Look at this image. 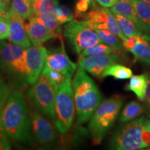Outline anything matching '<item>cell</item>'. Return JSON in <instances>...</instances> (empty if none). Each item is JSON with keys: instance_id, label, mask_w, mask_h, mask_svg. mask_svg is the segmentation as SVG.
Listing matches in <instances>:
<instances>
[{"instance_id": "obj_35", "label": "cell", "mask_w": 150, "mask_h": 150, "mask_svg": "<svg viewBox=\"0 0 150 150\" xmlns=\"http://www.w3.org/2000/svg\"><path fill=\"white\" fill-rule=\"evenodd\" d=\"M0 8L9 9V6L6 4V2L4 0H0Z\"/></svg>"}, {"instance_id": "obj_9", "label": "cell", "mask_w": 150, "mask_h": 150, "mask_svg": "<svg viewBox=\"0 0 150 150\" xmlns=\"http://www.w3.org/2000/svg\"><path fill=\"white\" fill-rule=\"evenodd\" d=\"M31 121L32 134L35 141L42 147L54 145L58 138V133L51 122L44 117V115L34 107L29 108Z\"/></svg>"}, {"instance_id": "obj_27", "label": "cell", "mask_w": 150, "mask_h": 150, "mask_svg": "<svg viewBox=\"0 0 150 150\" xmlns=\"http://www.w3.org/2000/svg\"><path fill=\"white\" fill-rule=\"evenodd\" d=\"M59 4L57 0H35L33 1V8L35 14L38 15L52 13Z\"/></svg>"}, {"instance_id": "obj_8", "label": "cell", "mask_w": 150, "mask_h": 150, "mask_svg": "<svg viewBox=\"0 0 150 150\" xmlns=\"http://www.w3.org/2000/svg\"><path fill=\"white\" fill-rule=\"evenodd\" d=\"M63 36L76 54H80L85 49L102 42L88 20H71L64 26Z\"/></svg>"}, {"instance_id": "obj_25", "label": "cell", "mask_w": 150, "mask_h": 150, "mask_svg": "<svg viewBox=\"0 0 150 150\" xmlns=\"http://www.w3.org/2000/svg\"><path fill=\"white\" fill-rule=\"evenodd\" d=\"M42 73L47 75L50 78V79L52 81V83L56 86L58 89L65 82H66L67 80L72 77V75L67 74L66 72L57 70H52V69L47 68L45 67L43 68Z\"/></svg>"}, {"instance_id": "obj_37", "label": "cell", "mask_w": 150, "mask_h": 150, "mask_svg": "<svg viewBox=\"0 0 150 150\" xmlns=\"http://www.w3.org/2000/svg\"><path fill=\"white\" fill-rule=\"evenodd\" d=\"M142 1H145V2L147 3L148 4H149V5H150V0H142Z\"/></svg>"}, {"instance_id": "obj_39", "label": "cell", "mask_w": 150, "mask_h": 150, "mask_svg": "<svg viewBox=\"0 0 150 150\" xmlns=\"http://www.w3.org/2000/svg\"><path fill=\"white\" fill-rule=\"evenodd\" d=\"M149 35V40H150V34H149V35Z\"/></svg>"}, {"instance_id": "obj_15", "label": "cell", "mask_w": 150, "mask_h": 150, "mask_svg": "<svg viewBox=\"0 0 150 150\" xmlns=\"http://www.w3.org/2000/svg\"><path fill=\"white\" fill-rule=\"evenodd\" d=\"M25 27L28 36L33 45H41L42 43L54 38L52 31L38 20L35 14L28 18Z\"/></svg>"}, {"instance_id": "obj_7", "label": "cell", "mask_w": 150, "mask_h": 150, "mask_svg": "<svg viewBox=\"0 0 150 150\" xmlns=\"http://www.w3.org/2000/svg\"><path fill=\"white\" fill-rule=\"evenodd\" d=\"M71 79L58 89L56 97L54 124L61 134H65L72 125L75 115L74 93Z\"/></svg>"}, {"instance_id": "obj_13", "label": "cell", "mask_w": 150, "mask_h": 150, "mask_svg": "<svg viewBox=\"0 0 150 150\" xmlns=\"http://www.w3.org/2000/svg\"><path fill=\"white\" fill-rule=\"evenodd\" d=\"M45 67L62 71L72 76L77 68V65L69 59L64 45L61 44V47L47 51Z\"/></svg>"}, {"instance_id": "obj_10", "label": "cell", "mask_w": 150, "mask_h": 150, "mask_svg": "<svg viewBox=\"0 0 150 150\" xmlns=\"http://www.w3.org/2000/svg\"><path fill=\"white\" fill-rule=\"evenodd\" d=\"M119 60L120 56L115 53L79 57L77 68L86 71L97 78H103L105 71Z\"/></svg>"}, {"instance_id": "obj_16", "label": "cell", "mask_w": 150, "mask_h": 150, "mask_svg": "<svg viewBox=\"0 0 150 150\" xmlns=\"http://www.w3.org/2000/svg\"><path fill=\"white\" fill-rule=\"evenodd\" d=\"M110 11L113 13L122 15L129 18L133 22H134L140 30L143 31L138 15L130 0H118L115 5L110 7Z\"/></svg>"}, {"instance_id": "obj_12", "label": "cell", "mask_w": 150, "mask_h": 150, "mask_svg": "<svg viewBox=\"0 0 150 150\" xmlns=\"http://www.w3.org/2000/svg\"><path fill=\"white\" fill-rule=\"evenodd\" d=\"M24 19L12 8L9 10V37L8 39L13 44L24 49L31 47V42L26 31Z\"/></svg>"}, {"instance_id": "obj_4", "label": "cell", "mask_w": 150, "mask_h": 150, "mask_svg": "<svg viewBox=\"0 0 150 150\" xmlns=\"http://www.w3.org/2000/svg\"><path fill=\"white\" fill-rule=\"evenodd\" d=\"M122 99L115 95L105 99L91 116L88 130L94 145L101 143L104 137L116 120L122 106Z\"/></svg>"}, {"instance_id": "obj_11", "label": "cell", "mask_w": 150, "mask_h": 150, "mask_svg": "<svg viewBox=\"0 0 150 150\" xmlns=\"http://www.w3.org/2000/svg\"><path fill=\"white\" fill-rule=\"evenodd\" d=\"M47 50L42 45H33L26 49L27 83L32 85L36 81L45 65Z\"/></svg>"}, {"instance_id": "obj_2", "label": "cell", "mask_w": 150, "mask_h": 150, "mask_svg": "<svg viewBox=\"0 0 150 150\" xmlns=\"http://www.w3.org/2000/svg\"><path fill=\"white\" fill-rule=\"evenodd\" d=\"M76 122L86 123L102 102V96L94 81L84 70H78L72 82Z\"/></svg>"}, {"instance_id": "obj_36", "label": "cell", "mask_w": 150, "mask_h": 150, "mask_svg": "<svg viewBox=\"0 0 150 150\" xmlns=\"http://www.w3.org/2000/svg\"><path fill=\"white\" fill-rule=\"evenodd\" d=\"M4 1L5 2H6V4L8 5V6H10L11 4L12 3V1H13V0H4Z\"/></svg>"}, {"instance_id": "obj_23", "label": "cell", "mask_w": 150, "mask_h": 150, "mask_svg": "<svg viewBox=\"0 0 150 150\" xmlns=\"http://www.w3.org/2000/svg\"><path fill=\"white\" fill-rule=\"evenodd\" d=\"M11 8L18 13L24 20L35 14L32 0H13Z\"/></svg>"}, {"instance_id": "obj_1", "label": "cell", "mask_w": 150, "mask_h": 150, "mask_svg": "<svg viewBox=\"0 0 150 150\" xmlns=\"http://www.w3.org/2000/svg\"><path fill=\"white\" fill-rule=\"evenodd\" d=\"M0 129L13 140L32 146L29 109L22 91H13L8 96L0 111Z\"/></svg>"}, {"instance_id": "obj_17", "label": "cell", "mask_w": 150, "mask_h": 150, "mask_svg": "<svg viewBox=\"0 0 150 150\" xmlns=\"http://www.w3.org/2000/svg\"><path fill=\"white\" fill-rule=\"evenodd\" d=\"M147 79L148 75L147 74L132 76L129 83L125 87V90L133 92L140 100L144 101L147 86Z\"/></svg>"}, {"instance_id": "obj_38", "label": "cell", "mask_w": 150, "mask_h": 150, "mask_svg": "<svg viewBox=\"0 0 150 150\" xmlns=\"http://www.w3.org/2000/svg\"><path fill=\"white\" fill-rule=\"evenodd\" d=\"M90 1H91L92 2H93V1H94V0H90Z\"/></svg>"}, {"instance_id": "obj_30", "label": "cell", "mask_w": 150, "mask_h": 150, "mask_svg": "<svg viewBox=\"0 0 150 150\" xmlns=\"http://www.w3.org/2000/svg\"><path fill=\"white\" fill-rule=\"evenodd\" d=\"M8 22L6 20H0V40L8 38Z\"/></svg>"}, {"instance_id": "obj_29", "label": "cell", "mask_w": 150, "mask_h": 150, "mask_svg": "<svg viewBox=\"0 0 150 150\" xmlns=\"http://www.w3.org/2000/svg\"><path fill=\"white\" fill-rule=\"evenodd\" d=\"M11 89L9 86L0 76V111L4 106L7 99L11 94Z\"/></svg>"}, {"instance_id": "obj_31", "label": "cell", "mask_w": 150, "mask_h": 150, "mask_svg": "<svg viewBox=\"0 0 150 150\" xmlns=\"http://www.w3.org/2000/svg\"><path fill=\"white\" fill-rule=\"evenodd\" d=\"M7 136L8 135L0 129V150L11 149L10 142Z\"/></svg>"}, {"instance_id": "obj_33", "label": "cell", "mask_w": 150, "mask_h": 150, "mask_svg": "<svg viewBox=\"0 0 150 150\" xmlns=\"http://www.w3.org/2000/svg\"><path fill=\"white\" fill-rule=\"evenodd\" d=\"M145 100L146 102V104L148 106V107L150 108V77L148 75V79H147V90H146Z\"/></svg>"}, {"instance_id": "obj_24", "label": "cell", "mask_w": 150, "mask_h": 150, "mask_svg": "<svg viewBox=\"0 0 150 150\" xmlns=\"http://www.w3.org/2000/svg\"><path fill=\"white\" fill-rule=\"evenodd\" d=\"M133 76L132 71L130 68L120 64H113L105 71L103 78L106 76H112L116 79H128Z\"/></svg>"}, {"instance_id": "obj_6", "label": "cell", "mask_w": 150, "mask_h": 150, "mask_svg": "<svg viewBox=\"0 0 150 150\" xmlns=\"http://www.w3.org/2000/svg\"><path fill=\"white\" fill-rule=\"evenodd\" d=\"M0 70L27 85L26 49L11 42L0 41Z\"/></svg>"}, {"instance_id": "obj_19", "label": "cell", "mask_w": 150, "mask_h": 150, "mask_svg": "<svg viewBox=\"0 0 150 150\" xmlns=\"http://www.w3.org/2000/svg\"><path fill=\"white\" fill-rule=\"evenodd\" d=\"M37 17L38 20L52 31L54 38H59L61 40V44H63V32H62V28L60 25L61 24L58 22L55 16L51 13H45L38 15Z\"/></svg>"}, {"instance_id": "obj_26", "label": "cell", "mask_w": 150, "mask_h": 150, "mask_svg": "<svg viewBox=\"0 0 150 150\" xmlns=\"http://www.w3.org/2000/svg\"><path fill=\"white\" fill-rule=\"evenodd\" d=\"M110 53H116L115 50L112 49L105 43L101 42L95 45L90 47H88L83 50L79 54V57H85V56H93V55H99V54H106Z\"/></svg>"}, {"instance_id": "obj_14", "label": "cell", "mask_w": 150, "mask_h": 150, "mask_svg": "<svg viewBox=\"0 0 150 150\" xmlns=\"http://www.w3.org/2000/svg\"><path fill=\"white\" fill-rule=\"evenodd\" d=\"M124 47L134 56L136 61L150 64V40L147 34L127 38Z\"/></svg>"}, {"instance_id": "obj_20", "label": "cell", "mask_w": 150, "mask_h": 150, "mask_svg": "<svg viewBox=\"0 0 150 150\" xmlns=\"http://www.w3.org/2000/svg\"><path fill=\"white\" fill-rule=\"evenodd\" d=\"M113 14L115 17L116 20H117L120 29L122 33L125 35V36L129 38L142 34L143 31L140 30L139 28L137 27L136 24L131 21V20H129V18L120 14Z\"/></svg>"}, {"instance_id": "obj_32", "label": "cell", "mask_w": 150, "mask_h": 150, "mask_svg": "<svg viewBox=\"0 0 150 150\" xmlns=\"http://www.w3.org/2000/svg\"><path fill=\"white\" fill-rule=\"evenodd\" d=\"M96 1L102 6L108 8V7H112V6L115 5L118 0H96Z\"/></svg>"}, {"instance_id": "obj_22", "label": "cell", "mask_w": 150, "mask_h": 150, "mask_svg": "<svg viewBox=\"0 0 150 150\" xmlns=\"http://www.w3.org/2000/svg\"><path fill=\"white\" fill-rule=\"evenodd\" d=\"M97 34L101 38L103 43H105L112 49L115 50V52H120L122 50L124 47L122 41L120 40L117 35L110 32L106 29H95Z\"/></svg>"}, {"instance_id": "obj_34", "label": "cell", "mask_w": 150, "mask_h": 150, "mask_svg": "<svg viewBox=\"0 0 150 150\" xmlns=\"http://www.w3.org/2000/svg\"><path fill=\"white\" fill-rule=\"evenodd\" d=\"M9 10H10V9L0 8V20H6V21L8 22Z\"/></svg>"}, {"instance_id": "obj_40", "label": "cell", "mask_w": 150, "mask_h": 150, "mask_svg": "<svg viewBox=\"0 0 150 150\" xmlns=\"http://www.w3.org/2000/svg\"><path fill=\"white\" fill-rule=\"evenodd\" d=\"M32 1H35V0H32Z\"/></svg>"}, {"instance_id": "obj_3", "label": "cell", "mask_w": 150, "mask_h": 150, "mask_svg": "<svg viewBox=\"0 0 150 150\" xmlns=\"http://www.w3.org/2000/svg\"><path fill=\"white\" fill-rule=\"evenodd\" d=\"M149 146L150 119L145 116L136 118L121 127L110 140L112 149H141Z\"/></svg>"}, {"instance_id": "obj_28", "label": "cell", "mask_w": 150, "mask_h": 150, "mask_svg": "<svg viewBox=\"0 0 150 150\" xmlns=\"http://www.w3.org/2000/svg\"><path fill=\"white\" fill-rule=\"evenodd\" d=\"M52 14L55 16L56 20L61 24L70 22L74 18V15L70 9L66 6L59 4L56 7Z\"/></svg>"}, {"instance_id": "obj_21", "label": "cell", "mask_w": 150, "mask_h": 150, "mask_svg": "<svg viewBox=\"0 0 150 150\" xmlns=\"http://www.w3.org/2000/svg\"><path fill=\"white\" fill-rule=\"evenodd\" d=\"M144 112V108L140 103L133 101L129 103L124 108L120 115V121L121 122H128L129 121L136 119Z\"/></svg>"}, {"instance_id": "obj_18", "label": "cell", "mask_w": 150, "mask_h": 150, "mask_svg": "<svg viewBox=\"0 0 150 150\" xmlns=\"http://www.w3.org/2000/svg\"><path fill=\"white\" fill-rule=\"evenodd\" d=\"M130 1L138 15L143 31L150 33V5L142 0Z\"/></svg>"}, {"instance_id": "obj_5", "label": "cell", "mask_w": 150, "mask_h": 150, "mask_svg": "<svg viewBox=\"0 0 150 150\" xmlns=\"http://www.w3.org/2000/svg\"><path fill=\"white\" fill-rule=\"evenodd\" d=\"M58 88L47 75L40 76L27 92L31 103L42 115L54 120L56 117V97Z\"/></svg>"}]
</instances>
